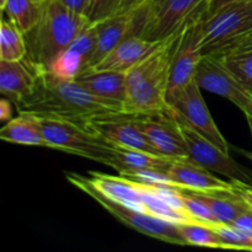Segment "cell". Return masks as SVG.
Listing matches in <instances>:
<instances>
[{"label":"cell","mask_w":252,"mask_h":252,"mask_svg":"<svg viewBox=\"0 0 252 252\" xmlns=\"http://www.w3.org/2000/svg\"><path fill=\"white\" fill-rule=\"evenodd\" d=\"M179 33L162 41L147 58L126 71L125 112L147 115L170 107L167 102L170 66Z\"/></svg>","instance_id":"obj_2"},{"label":"cell","mask_w":252,"mask_h":252,"mask_svg":"<svg viewBox=\"0 0 252 252\" xmlns=\"http://www.w3.org/2000/svg\"><path fill=\"white\" fill-rule=\"evenodd\" d=\"M219 61L252 93V52L224 57Z\"/></svg>","instance_id":"obj_30"},{"label":"cell","mask_w":252,"mask_h":252,"mask_svg":"<svg viewBox=\"0 0 252 252\" xmlns=\"http://www.w3.org/2000/svg\"><path fill=\"white\" fill-rule=\"evenodd\" d=\"M138 121L159 153L170 159H189L187 145L174 110L138 115Z\"/></svg>","instance_id":"obj_13"},{"label":"cell","mask_w":252,"mask_h":252,"mask_svg":"<svg viewBox=\"0 0 252 252\" xmlns=\"http://www.w3.org/2000/svg\"><path fill=\"white\" fill-rule=\"evenodd\" d=\"M96 47V29L91 25L84 30L78 38L64 51L47 70L63 79H75L88 70L89 63Z\"/></svg>","instance_id":"obj_15"},{"label":"cell","mask_w":252,"mask_h":252,"mask_svg":"<svg viewBox=\"0 0 252 252\" xmlns=\"http://www.w3.org/2000/svg\"><path fill=\"white\" fill-rule=\"evenodd\" d=\"M27 56L24 32L11 20L2 17L0 29V61H20Z\"/></svg>","instance_id":"obj_24"},{"label":"cell","mask_w":252,"mask_h":252,"mask_svg":"<svg viewBox=\"0 0 252 252\" xmlns=\"http://www.w3.org/2000/svg\"><path fill=\"white\" fill-rule=\"evenodd\" d=\"M38 66L32 90L15 103L19 112L30 113L38 118L66 121L85 128L94 118L125 112L118 106L98 98L74 79L59 78Z\"/></svg>","instance_id":"obj_1"},{"label":"cell","mask_w":252,"mask_h":252,"mask_svg":"<svg viewBox=\"0 0 252 252\" xmlns=\"http://www.w3.org/2000/svg\"><path fill=\"white\" fill-rule=\"evenodd\" d=\"M91 174L93 176L89 180L100 193H102L111 201L145 213L144 201L134 181L126 179L121 175L111 176V175L101 174V172H91Z\"/></svg>","instance_id":"obj_20"},{"label":"cell","mask_w":252,"mask_h":252,"mask_svg":"<svg viewBox=\"0 0 252 252\" xmlns=\"http://www.w3.org/2000/svg\"><path fill=\"white\" fill-rule=\"evenodd\" d=\"M236 1H249V0H207L206 14L204 15L212 14V12L220 9V7L224 6V5L230 4V2H236Z\"/></svg>","instance_id":"obj_35"},{"label":"cell","mask_w":252,"mask_h":252,"mask_svg":"<svg viewBox=\"0 0 252 252\" xmlns=\"http://www.w3.org/2000/svg\"><path fill=\"white\" fill-rule=\"evenodd\" d=\"M194 79L199 88L231 101L246 117L252 118V93L219 59L203 56Z\"/></svg>","instance_id":"obj_11"},{"label":"cell","mask_w":252,"mask_h":252,"mask_svg":"<svg viewBox=\"0 0 252 252\" xmlns=\"http://www.w3.org/2000/svg\"><path fill=\"white\" fill-rule=\"evenodd\" d=\"M203 15L191 20L180 31L175 42L170 66L167 102H170L177 94L181 93L191 81L194 80L197 68L203 58L201 49V22Z\"/></svg>","instance_id":"obj_7"},{"label":"cell","mask_w":252,"mask_h":252,"mask_svg":"<svg viewBox=\"0 0 252 252\" xmlns=\"http://www.w3.org/2000/svg\"><path fill=\"white\" fill-rule=\"evenodd\" d=\"M252 27V19H251V22H250V27H249V29H251Z\"/></svg>","instance_id":"obj_42"},{"label":"cell","mask_w":252,"mask_h":252,"mask_svg":"<svg viewBox=\"0 0 252 252\" xmlns=\"http://www.w3.org/2000/svg\"><path fill=\"white\" fill-rule=\"evenodd\" d=\"M246 52H252V27L226 39L213 53L208 56L221 59L224 57L246 53Z\"/></svg>","instance_id":"obj_31"},{"label":"cell","mask_w":252,"mask_h":252,"mask_svg":"<svg viewBox=\"0 0 252 252\" xmlns=\"http://www.w3.org/2000/svg\"><path fill=\"white\" fill-rule=\"evenodd\" d=\"M230 225L252 231V209H248V211L244 212L243 214H240Z\"/></svg>","instance_id":"obj_34"},{"label":"cell","mask_w":252,"mask_h":252,"mask_svg":"<svg viewBox=\"0 0 252 252\" xmlns=\"http://www.w3.org/2000/svg\"><path fill=\"white\" fill-rule=\"evenodd\" d=\"M37 120L48 148L115 167V147L101 135L66 121Z\"/></svg>","instance_id":"obj_5"},{"label":"cell","mask_w":252,"mask_h":252,"mask_svg":"<svg viewBox=\"0 0 252 252\" xmlns=\"http://www.w3.org/2000/svg\"><path fill=\"white\" fill-rule=\"evenodd\" d=\"M86 128L105 138L111 144L161 155L142 129L135 113L117 112L101 116L91 120Z\"/></svg>","instance_id":"obj_12"},{"label":"cell","mask_w":252,"mask_h":252,"mask_svg":"<svg viewBox=\"0 0 252 252\" xmlns=\"http://www.w3.org/2000/svg\"><path fill=\"white\" fill-rule=\"evenodd\" d=\"M134 184L139 189L140 194H142L143 201H144L145 213L147 214H150V216L161 219V220L176 224V225L186 223H196L189 214L184 213V212L179 211L174 206H171L161 194L158 193V191L153 185H144L139 184V182H134Z\"/></svg>","instance_id":"obj_23"},{"label":"cell","mask_w":252,"mask_h":252,"mask_svg":"<svg viewBox=\"0 0 252 252\" xmlns=\"http://www.w3.org/2000/svg\"><path fill=\"white\" fill-rule=\"evenodd\" d=\"M213 229L221 236L228 250L252 251V231L230 224H218Z\"/></svg>","instance_id":"obj_29"},{"label":"cell","mask_w":252,"mask_h":252,"mask_svg":"<svg viewBox=\"0 0 252 252\" xmlns=\"http://www.w3.org/2000/svg\"><path fill=\"white\" fill-rule=\"evenodd\" d=\"M179 228L186 245L212 249H225L221 236L211 226L196 223H186L180 224Z\"/></svg>","instance_id":"obj_27"},{"label":"cell","mask_w":252,"mask_h":252,"mask_svg":"<svg viewBox=\"0 0 252 252\" xmlns=\"http://www.w3.org/2000/svg\"><path fill=\"white\" fill-rule=\"evenodd\" d=\"M0 117H1L2 121H10L11 118V103H10V100H1L0 102Z\"/></svg>","instance_id":"obj_37"},{"label":"cell","mask_w":252,"mask_h":252,"mask_svg":"<svg viewBox=\"0 0 252 252\" xmlns=\"http://www.w3.org/2000/svg\"><path fill=\"white\" fill-rule=\"evenodd\" d=\"M182 192H184L185 208H186L187 213L194 219V221H196L197 224L208 225L211 226V228H214L216 225L220 224L218 219H217V217L214 216L212 208L208 206V203L204 201V198L201 194L189 191Z\"/></svg>","instance_id":"obj_28"},{"label":"cell","mask_w":252,"mask_h":252,"mask_svg":"<svg viewBox=\"0 0 252 252\" xmlns=\"http://www.w3.org/2000/svg\"><path fill=\"white\" fill-rule=\"evenodd\" d=\"M196 193V192H194ZM204 198L213 211L214 216L220 224H231L240 214L249 208L234 193L225 194H206L198 193Z\"/></svg>","instance_id":"obj_26"},{"label":"cell","mask_w":252,"mask_h":252,"mask_svg":"<svg viewBox=\"0 0 252 252\" xmlns=\"http://www.w3.org/2000/svg\"><path fill=\"white\" fill-rule=\"evenodd\" d=\"M176 118L180 122V127H181L182 134H184L185 142H186L189 160L196 162L199 166L204 167L209 171L224 175L230 179V181H239L248 185L252 184L250 172L245 167L239 165L229 155V153L221 150L211 140L192 129L186 123L182 122L177 116Z\"/></svg>","instance_id":"obj_9"},{"label":"cell","mask_w":252,"mask_h":252,"mask_svg":"<svg viewBox=\"0 0 252 252\" xmlns=\"http://www.w3.org/2000/svg\"><path fill=\"white\" fill-rule=\"evenodd\" d=\"M61 1L69 9L80 12V14H85V10L89 4V0H61Z\"/></svg>","instance_id":"obj_36"},{"label":"cell","mask_w":252,"mask_h":252,"mask_svg":"<svg viewBox=\"0 0 252 252\" xmlns=\"http://www.w3.org/2000/svg\"><path fill=\"white\" fill-rule=\"evenodd\" d=\"M145 0H123L122 9H121V12H128L130 10L135 9L137 6H139L140 4H143ZM120 12V14H121Z\"/></svg>","instance_id":"obj_38"},{"label":"cell","mask_w":252,"mask_h":252,"mask_svg":"<svg viewBox=\"0 0 252 252\" xmlns=\"http://www.w3.org/2000/svg\"><path fill=\"white\" fill-rule=\"evenodd\" d=\"M0 139L20 145L47 147L37 117L25 112H19L16 118L7 121L6 125L0 129Z\"/></svg>","instance_id":"obj_21"},{"label":"cell","mask_w":252,"mask_h":252,"mask_svg":"<svg viewBox=\"0 0 252 252\" xmlns=\"http://www.w3.org/2000/svg\"><path fill=\"white\" fill-rule=\"evenodd\" d=\"M94 25L96 29V47L88 70L100 63L123 39L133 36V17L130 11L121 12Z\"/></svg>","instance_id":"obj_19"},{"label":"cell","mask_w":252,"mask_h":252,"mask_svg":"<svg viewBox=\"0 0 252 252\" xmlns=\"http://www.w3.org/2000/svg\"><path fill=\"white\" fill-rule=\"evenodd\" d=\"M65 177L73 186H75L81 192H84L88 196H90L91 198L95 199L108 213H111L116 219L122 221L125 225L129 226V228L134 229V230L139 231V233L144 234V235L150 236V238L164 241V243L175 244V245L180 246L186 245L181 235L179 225H176V224L161 220V219L155 218V217L150 216V214L134 211V209L129 208V207L111 201L107 197L103 196L102 193H100L91 185L90 180L88 177L81 176L79 174H74V172H70V174L66 172Z\"/></svg>","instance_id":"obj_6"},{"label":"cell","mask_w":252,"mask_h":252,"mask_svg":"<svg viewBox=\"0 0 252 252\" xmlns=\"http://www.w3.org/2000/svg\"><path fill=\"white\" fill-rule=\"evenodd\" d=\"M91 25L85 15L69 9L61 0H46L41 4L38 24L26 33L27 57L48 69Z\"/></svg>","instance_id":"obj_3"},{"label":"cell","mask_w":252,"mask_h":252,"mask_svg":"<svg viewBox=\"0 0 252 252\" xmlns=\"http://www.w3.org/2000/svg\"><path fill=\"white\" fill-rule=\"evenodd\" d=\"M246 118H248L249 127H250V132H251V135H252V118H250V117H246Z\"/></svg>","instance_id":"obj_39"},{"label":"cell","mask_w":252,"mask_h":252,"mask_svg":"<svg viewBox=\"0 0 252 252\" xmlns=\"http://www.w3.org/2000/svg\"><path fill=\"white\" fill-rule=\"evenodd\" d=\"M207 0H145L130 10L133 36L161 42L179 33L191 20L206 14Z\"/></svg>","instance_id":"obj_4"},{"label":"cell","mask_w":252,"mask_h":252,"mask_svg":"<svg viewBox=\"0 0 252 252\" xmlns=\"http://www.w3.org/2000/svg\"><path fill=\"white\" fill-rule=\"evenodd\" d=\"M123 0H89L85 16L91 24H97L102 20L120 14Z\"/></svg>","instance_id":"obj_32"},{"label":"cell","mask_w":252,"mask_h":252,"mask_svg":"<svg viewBox=\"0 0 252 252\" xmlns=\"http://www.w3.org/2000/svg\"><path fill=\"white\" fill-rule=\"evenodd\" d=\"M161 42L149 41L140 36H129L123 39L100 63L91 69L118 70L126 73L140 61L147 58L150 53H153L161 44Z\"/></svg>","instance_id":"obj_18"},{"label":"cell","mask_w":252,"mask_h":252,"mask_svg":"<svg viewBox=\"0 0 252 252\" xmlns=\"http://www.w3.org/2000/svg\"><path fill=\"white\" fill-rule=\"evenodd\" d=\"M172 181L182 191L206 194L234 193L233 182H226L189 159H175L167 170Z\"/></svg>","instance_id":"obj_14"},{"label":"cell","mask_w":252,"mask_h":252,"mask_svg":"<svg viewBox=\"0 0 252 252\" xmlns=\"http://www.w3.org/2000/svg\"><path fill=\"white\" fill-rule=\"evenodd\" d=\"M252 0L226 4L202 16L201 49L203 56L213 53L221 43L250 27Z\"/></svg>","instance_id":"obj_8"},{"label":"cell","mask_w":252,"mask_h":252,"mask_svg":"<svg viewBox=\"0 0 252 252\" xmlns=\"http://www.w3.org/2000/svg\"><path fill=\"white\" fill-rule=\"evenodd\" d=\"M5 4V0H0V9H1L2 7V5Z\"/></svg>","instance_id":"obj_41"},{"label":"cell","mask_w":252,"mask_h":252,"mask_svg":"<svg viewBox=\"0 0 252 252\" xmlns=\"http://www.w3.org/2000/svg\"><path fill=\"white\" fill-rule=\"evenodd\" d=\"M115 167L117 172L133 169H159L167 171L175 159L152 154L144 150L115 145Z\"/></svg>","instance_id":"obj_22"},{"label":"cell","mask_w":252,"mask_h":252,"mask_svg":"<svg viewBox=\"0 0 252 252\" xmlns=\"http://www.w3.org/2000/svg\"><path fill=\"white\" fill-rule=\"evenodd\" d=\"M1 11L17 25L25 34L34 29L41 17V4L34 0H5Z\"/></svg>","instance_id":"obj_25"},{"label":"cell","mask_w":252,"mask_h":252,"mask_svg":"<svg viewBox=\"0 0 252 252\" xmlns=\"http://www.w3.org/2000/svg\"><path fill=\"white\" fill-rule=\"evenodd\" d=\"M233 182V192L244 204L252 209V186L244 182L231 181Z\"/></svg>","instance_id":"obj_33"},{"label":"cell","mask_w":252,"mask_h":252,"mask_svg":"<svg viewBox=\"0 0 252 252\" xmlns=\"http://www.w3.org/2000/svg\"><path fill=\"white\" fill-rule=\"evenodd\" d=\"M34 1H36V2H38V4H43V2L46 1V0H34Z\"/></svg>","instance_id":"obj_40"},{"label":"cell","mask_w":252,"mask_h":252,"mask_svg":"<svg viewBox=\"0 0 252 252\" xmlns=\"http://www.w3.org/2000/svg\"><path fill=\"white\" fill-rule=\"evenodd\" d=\"M74 80L98 98L113 103L125 111L127 95L125 71L89 69L79 74Z\"/></svg>","instance_id":"obj_17"},{"label":"cell","mask_w":252,"mask_h":252,"mask_svg":"<svg viewBox=\"0 0 252 252\" xmlns=\"http://www.w3.org/2000/svg\"><path fill=\"white\" fill-rule=\"evenodd\" d=\"M175 115L189 127L196 130L204 138L229 153V144L217 127L208 107L201 94V88L196 79L189 84L180 94H177L169 102Z\"/></svg>","instance_id":"obj_10"},{"label":"cell","mask_w":252,"mask_h":252,"mask_svg":"<svg viewBox=\"0 0 252 252\" xmlns=\"http://www.w3.org/2000/svg\"><path fill=\"white\" fill-rule=\"evenodd\" d=\"M39 66L31 58L0 61V91L12 102H19L33 88Z\"/></svg>","instance_id":"obj_16"}]
</instances>
